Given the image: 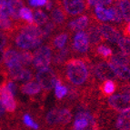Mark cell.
<instances>
[{
    "label": "cell",
    "instance_id": "cell-46",
    "mask_svg": "<svg viewBox=\"0 0 130 130\" xmlns=\"http://www.w3.org/2000/svg\"><path fill=\"white\" fill-rule=\"evenodd\" d=\"M4 55H5V52L3 51L2 47H0V64L4 60Z\"/></svg>",
    "mask_w": 130,
    "mask_h": 130
},
{
    "label": "cell",
    "instance_id": "cell-1",
    "mask_svg": "<svg viewBox=\"0 0 130 130\" xmlns=\"http://www.w3.org/2000/svg\"><path fill=\"white\" fill-rule=\"evenodd\" d=\"M67 76L71 84L83 85L88 78V69L86 63L81 59H72L67 62Z\"/></svg>",
    "mask_w": 130,
    "mask_h": 130
},
{
    "label": "cell",
    "instance_id": "cell-13",
    "mask_svg": "<svg viewBox=\"0 0 130 130\" xmlns=\"http://www.w3.org/2000/svg\"><path fill=\"white\" fill-rule=\"evenodd\" d=\"M95 17L100 21H113V13L112 10H111V7L106 8L102 5H98V6L95 7Z\"/></svg>",
    "mask_w": 130,
    "mask_h": 130
},
{
    "label": "cell",
    "instance_id": "cell-44",
    "mask_svg": "<svg viewBox=\"0 0 130 130\" xmlns=\"http://www.w3.org/2000/svg\"><path fill=\"white\" fill-rule=\"evenodd\" d=\"M5 111H6V109H5L4 106H3L2 102H1V100H0V117H2V116L4 115Z\"/></svg>",
    "mask_w": 130,
    "mask_h": 130
},
{
    "label": "cell",
    "instance_id": "cell-7",
    "mask_svg": "<svg viewBox=\"0 0 130 130\" xmlns=\"http://www.w3.org/2000/svg\"><path fill=\"white\" fill-rule=\"evenodd\" d=\"M9 69V75L13 79L22 82H29L32 78V73L29 69L25 68L22 65H18L12 67Z\"/></svg>",
    "mask_w": 130,
    "mask_h": 130
},
{
    "label": "cell",
    "instance_id": "cell-8",
    "mask_svg": "<svg viewBox=\"0 0 130 130\" xmlns=\"http://www.w3.org/2000/svg\"><path fill=\"white\" fill-rule=\"evenodd\" d=\"M89 42L88 37L87 33L84 31H79L74 36L73 39V48L78 53H86L89 48Z\"/></svg>",
    "mask_w": 130,
    "mask_h": 130
},
{
    "label": "cell",
    "instance_id": "cell-37",
    "mask_svg": "<svg viewBox=\"0 0 130 130\" xmlns=\"http://www.w3.org/2000/svg\"><path fill=\"white\" fill-rule=\"evenodd\" d=\"M42 33H43V37H47L50 35V33L54 30V23L48 21L45 26H43V28H41Z\"/></svg>",
    "mask_w": 130,
    "mask_h": 130
},
{
    "label": "cell",
    "instance_id": "cell-12",
    "mask_svg": "<svg viewBox=\"0 0 130 130\" xmlns=\"http://www.w3.org/2000/svg\"><path fill=\"white\" fill-rule=\"evenodd\" d=\"M4 62L8 68L15 66L21 65L20 64V53L15 49H8L5 52Z\"/></svg>",
    "mask_w": 130,
    "mask_h": 130
},
{
    "label": "cell",
    "instance_id": "cell-36",
    "mask_svg": "<svg viewBox=\"0 0 130 130\" xmlns=\"http://www.w3.org/2000/svg\"><path fill=\"white\" fill-rule=\"evenodd\" d=\"M111 10H112V13H113V21L117 22V23L121 22V20L123 19V17H122L121 10H120L118 5L111 7Z\"/></svg>",
    "mask_w": 130,
    "mask_h": 130
},
{
    "label": "cell",
    "instance_id": "cell-17",
    "mask_svg": "<svg viewBox=\"0 0 130 130\" xmlns=\"http://www.w3.org/2000/svg\"><path fill=\"white\" fill-rule=\"evenodd\" d=\"M21 33L26 34V35L30 36V37H34V38L39 39V40H42L44 37L41 28L32 24L26 25V26H23V27L21 28Z\"/></svg>",
    "mask_w": 130,
    "mask_h": 130
},
{
    "label": "cell",
    "instance_id": "cell-16",
    "mask_svg": "<svg viewBox=\"0 0 130 130\" xmlns=\"http://www.w3.org/2000/svg\"><path fill=\"white\" fill-rule=\"evenodd\" d=\"M109 64L112 67L113 70L115 72L116 76L119 77L123 80H128L130 79V68L127 66L117 65V64H112L109 62Z\"/></svg>",
    "mask_w": 130,
    "mask_h": 130
},
{
    "label": "cell",
    "instance_id": "cell-40",
    "mask_svg": "<svg viewBox=\"0 0 130 130\" xmlns=\"http://www.w3.org/2000/svg\"><path fill=\"white\" fill-rule=\"evenodd\" d=\"M12 26V22L10 19H0V29L7 30Z\"/></svg>",
    "mask_w": 130,
    "mask_h": 130
},
{
    "label": "cell",
    "instance_id": "cell-30",
    "mask_svg": "<svg viewBox=\"0 0 130 130\" xmlns=\"http://www.w3.org/2000/svg\"><path fill=\"white\" fill-rule=\"evenodd\" d=\"M102 90L104 92L105 95H113V94L116 91V84L113 80H107L105 81L104 85H103Z\"/></svg>",
    "mask_w": 130,
    "mask_h": 130
},
{
    "label": "cell",
    "instance_id": "cell-18",
    "mask_svg": "<svg viewBox=\"0 0 130 130\" xmlns=\"http://www.w3.org/2000/svg\"><path fill=\"white\" fill-rule=\"evenodd\" d=\"M22 92L25 95H37L40 92L41 90V87L39 86V84L37 81H29L27 83H25L21 87Z\"/></svg>",
    "mask_w": 130,
    "mask_h": 130
},
{
    "label": "cell",
    "instance_id": "cell-22",
    "mask_svg": "<svg viewBox=\"0 0 130 130\" xmlns=\"http://www.w3.org/2000/svg\"><path fill=\"white\" fill-rule=\"evenodd\" d=\"M118 7L121 10L124 20L130 23V2L127 0H121L118 2Z\"/></svg>",
    "mask_w": 130,
    "mask_h": 130
},
{
    "label": "cell",
    "instance_id": "cell-38",
    "mask_svg": "<svg viewBox=\"0 0 130 130\" xmlns=\"http://www.w3.org/2000/svg\"><path fill=\"white\" fill-rule=\"evenodd\" d=\"M89 6H93V7H96L98 5H102V6H109L113 3V1L111 0H89L88 2Z\"/></svg>",
    "mask_w": 130,
    "mask_h": 130
},
{
    "label": "cell",
    "instance_id": "cell-39",
    "mask_svg": "<svg viewBox=\"0 0 130 130\" xmlns=\"http://www.w3.org/2000/svg\"><path fill=\"white\" fill-rule=\"evenodd\" d=\"M27 3L29 6L34 7H46V3H47V0H29Z\"/></svg>",
    "mask_w": 130,
    "mask_h": 130
},
{
    "label": "cell",
    "instance_id": "cell-31",
    "mask_svg": "<svg viewBox=\"0 0 130 130\" xmlns=\"http://www.w3.org/2000/svg\"><path fill=\"white\" fill-rule=\"evenodd\" d=\"M72 119V114L68 109H59V120L62 124H68Z\"/></svg>",
    "mask_w": 130,
    "mask_h": 130
},
{
    "label": "cell",
    "instance_id": "cell-21",
    "mask_svg": "<svg viewBox=\"0 0 130 130\" xmlns=\"http://www.w3.org/2000/svg\"><path fill=\"white\" fill-rule=\"evenodd\" d=\"M91 125H95V124H92L86 117H75V122L74 125H73V129L72 130H85L86 128L88 127L89 126H91Z\"/></svg>",
    "mask_w": 130,
    "mask_h": 130
},
{
    "label": "cell",
    "instance_id": "cell-42",
    "mask_svg": "<svg viewBox=\"0 0 130 130\" xmlns=\"http://www.w3.org/2000/svg\"><path fill=\"white\" fill-rule=\"evenodd\" d=\"M121 115L123 116L126 119H127L128 121H130V108L126 109V110L123 111V112L121 113Z\"/></svg>",
    "mask_w": 130,
    "mask_h": 130
},
{
    "label": "cell",
    "instance_id": "cell-20",
    "mask_svg": "<svg viewBox=\"0 0 130 130\" xmlns=\"http://www.w3.org/2000/svg\"><path fill=\"white\" fill-rule=\"evenodd\" d=\"M110 63L117 64V65H122V66H128L130 63V57L127 55L124 54L121 51L117 52L113 56H111Z\"/></svg>",
    "mask_w": 130,
    "mask_h": 130
},
{
    "label": "cell",
    "instance_id": "cell-34",
    "mask_svg": "<svg viewBox=\"0 0 130 130\" xmlns=\"http://www.w3.org/2000/svg\"><path fill=\"white\" fill-rule=\"evenodd\" d=\"M23 122H24L25 125L26 126H28V127H31L35 130H37L39 128L38 124L34 121V119L31 117V116L28 115V114H25L24 115V117H23Z\"/></svg>",
    "mask_w": 130,
    "mask_h": 130
},
{
    "label": "cell",
    "instance_id": "cell-3",
    "mask_svg": "<svg viewBox=\"0 0 130 130\" xmlns=\"http://www.w3.org/2000/svg\"><path fill=\"white\" fill-rule=\"evenodd\" d=\"M36 78L39 86L45 90H50L53 87H55L56 81L58 80L54 71L49 67L38 70V72L36 75Z\"/></svg>",
    "mask_w": 130,
    "mask_h": 130
},
{
    "label": "cell",
    "instance_id": "cell-47",
    "mask_svg": "<svg viewBox=\"0 0 130 130\" xmlns=\"http://www.w3.org/2000/svg\"><path fill=\"white\" fill-rule=\"evenodd\" d=\"M85 130H95V125H91V126H89L87 128H86Z\"/></svg>",
    "mask_w": 130,
    "mask_h": 130
},
{
    "label": "cell",
    "instance_id": "cell-11",
    "mask_svg": "<svg viewBox=\"0 0 130 130\" xmlns=\"http://www.w3.org/2000/svg\"><path fill=\"white\" fill-rule=\"evenodd\" d=\"M0 100L4 106L5 109L8 112H14L17 108V104L14 99V95L10 93L6 86L2 87L1 89V94H0Z\"/></svg>",
    "mask_w": 130,
    "mask_h": 130
},
{
    "label": "cell",
    "instance_id": "cell-43",
    "mask_svg": "<svg viewBox=\"0 0 130 130\" xmlns=\"http://www.w3.org/2000/svg\"><path fill=\"white\" fill-rule=\"evenodd\" d=\"M6 42H7L6 37L3 35L2 33H0V47H3L6 45Z\"/></svg>",
    "mask_w": 130,
    "mask_h": 130
},
{
    "label": "cell",
    "instance_id": "cell-45",
    "mask_svg": "<svg viewBox=\"0 0 130 130\" xmlns=\"http://www.w3.org/2000/svg\"><path fill=\"white\" fill-rule=\"evenodd\" d=\"M52 7H53V2L52 1H48L47 0V3H46V9H47V10H51Z\"/></svg>",
    "mask_w": 130,
    "mask_h": 130
},
{
    "label": "cell",
    "instance_id": "cell-23",
    "mask_svg": "<svg viewBox=\"0 0 130 130\" xmlns=\"http://www.w3.org/2000/svg\"><path fill=\"white\" fill-rule=\"evenodd\" d=\"M55 94L58 99H62L68 94V88L66 86L62 85L60 80H57L55 86Z\"/></svg>",
    "mask_w": 130,
    "mask_h": 130
},
{
    "label": "cell",
    "instance_id": "cell-5",
    "mask_svg": "<svg viewBox=\"0 0 130 130\" xmlns=\"http://www.w3.org/2000/svg\"><path fill=\"white\" fill-rule=\"evenodd\" d=\"M94 73L100 80H113L116 77V74L112 67L107 62H99L94 67Z\"/></svg>",
    "mask_w": 130,
    "mask_h": 130
},
{
    "label": "cell",
    "instance_id": "cell-26",
    "mask_svg": "<svg viewBox=\"0 0 130 130\" xmlns=\"http://www.w3.org/2000/svg\"><path fill=\"white\" fill-rule=\"evenodd\" d=\"M51 15H52V19L54 21V23L57 25H60L62 24L64 21H65V18H66V15L64 14L63 10L59 7H56L52 10L51 12Z\"/></svg>",
    "mask_w": 130,
    "mask_h": 130
},
{
    "label": "cell",
    "instance_id": "cell-25",
    "mask_svg": "<svg viewBox=\"0 0 130 130\" xmlns=\"http://www.w3.org/2000/svg\"><path fill=\"white\" fill-rule=\"evenodd\" d=\"M67 38H68V35L67 33H61V34L57 35L54 38V41H53L55 47L57 48V49L64 48V46H66V44L67 42Z\"/></svg>",
    "mask_w": 130,
    "mask_h": 130
},
{
    "label": "cell",
    "instance_id": "cell-29",
    "mask_svg": "<svg viewBox=\"0 0 130 130\" xmlns=\"http://www.w3.org/2000/svg\"><path fill=\"white\" fill-rule=\"evenodd\" d=\"M19 18H22L25 21L28 22L29 25H31L34 22V14L32 13V10L28 7H23L20 11Z\"/></svg>",
    "mask_w": 130,
    "mask_h": 130
},
{
    "label": "cell",
    "instance_id": "cell-15",
    "mask_svg": "<svg viewBox=\"0 0 130 130\" xmlns=\"http://www.w3.org/2000/svg\"><path fill=\"white\" fill-rule=\"evenodd\" d=\"M7 5L10 12V17H12L15 20L19 19L20 11L24 7H23L24 3L20 0H10V1H7Z\"/></svg>",
    "mask_w": 130,
    "mask_h": 130
},
{
    "label": "cell",
    "instance_id": "cell-48",
    "mask_svg": "<svg viewBox=\"0 0 130 130\" xmlns=\"http://www.w3.org/2000/svg\"><path fill=\"white\" fill-rule=\"evenodd\" d=\"M126 33H127L128 35H130V23H128L127 26H126Z\"/></svg>",
    "mask_w": 130,
    "mask_h": 130
},
{
    "label": "cell",
    "instance_id": "cell-9",
    "mask_svg": "<svg viewBox=\"0 0 130 130\" xmlns=\"http://www.w3.org/2000/svg\"><path fill=\"white\" fill-rule=\"evenodd\" d=\"M99 28L103 38H105L110 43H118V41L122 38V36L119 31L109 25L103 24L102 26H99Z\"/></svg>",
    "mask_w": 130,
    "mask_h": 130
},
{
    "label": "cell",
    "instance_id": "cell-14",
    "mask_svg": "<svg viewBox=\"0 0 130 130\" xmlns=\"http://www.w3.org/2000/svg\"><path fill=\"white\" fill-rule=\"evenodd\" d=\"M89 19L87 15H81L76 19L72 20L68 23V27L73 31H82L84 28H86L88 26Z\"/></svg>",
    "mask_w": 130,
    "mask_h": 130
},
{
    "label": "cell",
    "instance_id": "cell-33",
    "mask_svg": "<svg viewBox=\"0 0 130 130\" xmlns=\"http://www.w3.org/2000/svg\"><path fill=\"white\" fill-rule=\"evenodd\" d=\"M67 55H68V48H67V47L62 48V49L59 50V52L55 56L54 62L56 64L63 63L64 61H65V59L67 58Z\"/></svg>",
    "mask_w": 130,
    "mask_h": 130
},
{
    "label": "cell",
    "instance_id": "cell-19",
    "mask_svg": "<svg viewBox=\"0 0 130 130\" xmlns=\"http://www.w3.org/2000/svg\"><path fill=\"white\" fill-rule=\"evenodd\" d=\"M87 37H88L89 42L93 45L95 44H98L99 42H101L103 37L102 34H101V31H100V28L98 26H91L89 28L88 31L87 33Z\"/></svg>",
    "mask_w": 130,
    "mask_h": 130
},
{
    "label": "cell",
    "instance_id": "cell-10",
    "mask_svg": "<svg viewBox=\"0 0 130 130\" xmlns=\"http://www.w3.org/2000/svg\"><path fill=\"white\" fill-rule=\"evenodd\" d=\"M62 4L66 12L73 15L82 13L86 7L85 2L82 0H64Z\"/></svg>",
    "mask_w": 130,
    "mask_h": 130
},
{
    "label": "cell",
    "instance_id": "cell-41",
    "mask_svg": "<svg viewBox=\"0 0 130 130\" xmlns=\"http://www.w3.org/2000/svg\"><path fill=\"white\" fill-rule=\"evenodd\" d=\"M6 87H7V88L8 89L9 91H10V93L13 95H15V94H17V86H15V83L8 82L7 85H6Z\"/></svg>",
    "mask_w": 130,
    "mask_h": 130
},
{
    "label": "cell",
    "instance_id": "cell-32",
    "mask_svg": "<svg viewBox=\"0 0 130 130\" xmlns=\"http://www.w3.org/2000/svg\"><path fill=\"white\" fill-rule=\"evenodd\" d=\"M31 63H33V55L30 52L25 51L20 53V64L23 67L29 66Z\"/></svg>",
    "mask_w": 130,
    "mask_h": 130
},
{
    "label": "cell",
    "instance_id": "cell-35",
    "mask_svg": "<svg viewBox=\"0 0 130 130\" xmlns=\"http://www.w3.org/2000/svg\"><path fill=\"white\" fill-rule=\"evenodd\" d=\"M96 52H98V55H100L101 56H104V57H108V56H112V49L107 46H105V45L98 46V48H96Z\"/></svg>",
    "mask_w": 130,
    "mask_h": 130
},
{
    "label": "cell",
    "instance_id": "cell-24",
    "mask_svg": "<svg viewBox=\"0 0 130 130\" xmlns=\"http://www.w3.org/2000/svg\"><path fill=\"white\" fill-rule=\"evenodd\" d=\"M34 22L38 26H45L48 22V17L42 10H36L34 13Z\"/></svg>",
    "mask_w": 130,
    "mask_h": 130
},
{
    "label": "cell",
    "instance_id": "cell-27",
    "mask_svg": "<svg viewBox=\"0 0 130 130\" xmlns=\"http://www.w3.org/2000/svg\"><path fill=\"white\" fill-rule=\"evenodd\" d=\"M46 122L49 125H55V124L60 123L59 120V109H52L47 113L46 117Z\"/></svg>",
    "mask_w": 130,
    "mask_h": 130
},
{
    "label": "cell",
    "instance_id": "cell-4",
    "mask_svg": "<svg viewBox=\"0 0 130 130\" xmlns=\"http://www.w3.org/2000/svg\"><path fill=\"white\" fill-rule=\"evenodd\" d=\"M109 106L115 110L123 112L126 109L130 108V95L126 94H117L109 96Z\"/></svg>",
    "mask_w": 130,
    "mask_h": 130
},
{
    "label": "cell",
    "instance_id": "cell-2",
    "mask_svg": "<svg viewBox=\"0 0 130 130\" xmlns=\"http://www.w3.org/2000/svg\"><path fill=\"white\" fill-rule=\"evenodd\" d=\"M52 60V52L49 46H41L35 51L33 55V65L35 68L40 70L47 68Z\"/></svg>",
    "mask_w": 130,
    "mask_h": 130
},
{
    "label": "cell",
    "instance_id": "cell-28",
    "mask_svg": "<svg viewBox=\"0 0 130 130\" xmlns=\"http://www.w3.org/2000/svg\"><path fill=\"white\" fill-rule=\"evenodd\" d=\"M117 45L119 46L122 53L130 56V37H122V38L117 43Z\"/></svg>",
    "mask_w": 130,
    "mask_h": 130
},
{
    "label": "cell",
    "instance_id": "cell-49",
    "mask_svg": "<svg viewBox=\"0 0 130 130\" xmlns=\"http://www.w3.org/2000/svg\"><path fill=\"white\" fill-rule=\"evenodd\" d=\"M1 89H2V87H0V94H1Z\"/></svg>",
    "mask_w": 130,
    "mask_h": 130
},
{
    "label": "cell",
    "instance_id": "cell-6",
    "mask_svg": "<svg viewBox=\"0 0 130 130\" xmlns=\"http://www.w3.org/2000/svg\"><path fill=\"white\" fill-rule=\"evenodd\" d=\"M15 45L19 48L22 49H33V48H38L41 45L42 40L34 38L30 36L24 34V33H19L15 37Z\"/></svg>",
    "mask_w": 130,
    "mask_h": 130
}]
</instances>
